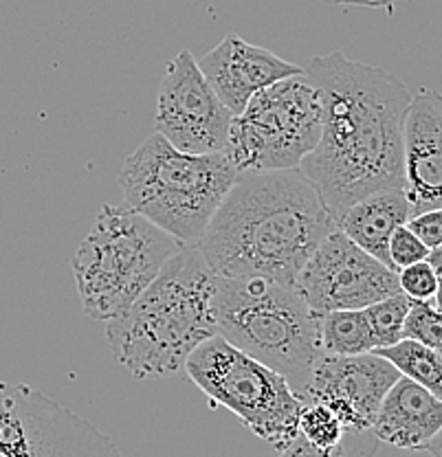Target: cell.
Here are the masks:
<instances>
[{"label":"cell","instance_id":"cell-24","mask_svg":"<svg viewBox=\"0 0 442 457\" xmlns=\"http://www.w3.org/2000/svg\"><path fill=\"white\" fill-rule=\"evenodd\" d=\"M407 227L421 237V242L429 251L440 249L442 246V207L413 213V216H410V220H407Z\"/></svg>","mask_w":442,"mask_h":457},{"label":"cell","instance_id":"cell-2","mask_svg":"<svg viewBox=\"0 0 442 457\" xmlns=\"http://www.w3.org/2000/svg\"><path fill=\"white\" fill-rule=\"evenodd\" d=\"M335 218L299 170L242 171L198 240L221 278L293 286Z\"/></svg>","mask_w":442,"mask_h":457},{"label":"cell","instance_id":"cell-12","mask_svg":"<svg viewBox=\"0 0 442 457\" xmlns=\"http://www.w3.org/2000/svg\"><path fill=\"white\" fill-rule=\"evenodd\" d=\"M401 371L377 352L354 356L321 354L313 368L306 400L324 403L344 433L372 431L374 418Z\"/></svg>","mask_w":442,"mask_h":457},{"label":"cell","instance_id":"cell-5","mask_svg":"<svg viewBox=\"0 0 442 457\" xmlns=\"http://www.w3.org/2000/svg\"><path fill=\"white\" fill-rule=\"evenodd\" d=\"M236 179L225 152L189 154L154 132L128 156L119 185L128 207L180 245L194 246Z\"/></svg>","mask_w":442,"mask_h":457},{"label":"cell","instance_id":"cell-25","mask_svg":"<svg viewBox=\"0 0 442 457\" xmlns=\"http://www.w3.org/2000/svg\"><path fill=\"white\" fill-rule=\"evenodd\" d=\"M279 457H348V453L341 445L332 446V449H317V446L308 445L302 436H297L291 445L279 451Z\"/></svg>","mask_w":442,"mask_h":457},{"label":"cell","instance_id":"cell-6","mask_svg":"<svg viewBox=\"0 0 442 457\" xmlns=\"http://www.w3.org/2000/svg\"><path fill=\"white\" fill-rule=\"evenodd\" d=\"M180 246L128 204H104L71 262L87 317L111 321L126 312Z\"/></svg>","mask_w":442,"mask_h":457},{"label":"cell","instance_id":"cell-10","mask_svg":"<svg viewBox=\"0 0 442 457\" xmlns=\"http://www.w3.org/2000/svg\"><path fill=\"white\" fill-rule=\"evenodd\" d=\"M293 288L317 317L332 311H363L401 293L396 270L365 253L337 227L308 257Z\"/></svg>","mask_w":442,"mask_h":457},{"label":"cell","instance_id":"cell-19","mask_svg":"<svg viewBox=\"0 0 442 457\" xmlns=\"http://www.w3.org/2000/svg\"><path fill=\"white\" fill-rule=\"evenodd\" d=\"M410 306L412 299L403 293H396L363 308L370 332H372L374 350H383V347L396 345L398 341H403V326H405Z\"/></svg>","mask_w":442,"mask_h":457},{"label":"cell","instance_id":"cell-27","mask_svg":"<svg viewBox=\"0 0 442 457\" xmlns=\"http://www.w3.org/2000/svg\"><path fill=\"white\" fill-rule=\"evenodd\" d=\"M326 4H356V7H385L392 9L396 3L403 0H321Z\"/></svg>","mask_w":442,"mask_h":457},{"label":"cell","instance_id":"cell-3","mask_svg":"<svg viewBox=\"0 0 442 457\" xmlns=\"http://www.w3.org/2000/svg\"><path fill=\"white\" fill-rule=\"evenodd\" d=\"M213 288L216 273L198 246H180L128 311L106 321L117 363L135 378L183 370L189 354L218 335Z\"/></svg>","mask_w":442,"mask_h":457},{"label":"cell","instance_id":"cell-17","mask_svg":"<svg viewBox=\"0 0 442 457\" xmlns=\"http://www.w3.org/2000/svg\"><path fill=\"white\" fill-rule=\"evenodd\" d=\"M320 345L324 354L354 356L374 350L363 311H332L320 317Z\"/></svg>","mask_w":442,"mask_h":457},{"label":"cell","instance_id":"cell-29","mask_svg":"<svg viewBox=\"0 0 442 457\" xmlns=\"http://www.w3.org/2000/svg\"><path fill=\"white\" fill-rule=\"evenodd\" d=\"M0 457H3V455H0Z\"/></svg>","mask_w":442,"mask_h":457},{"label":"cell","instance_id":"cell-14","mask_svg":"<svg viewBox=\"0 0 442 457\" xmlns=\"http://www.w3.org/2000/svg\"><path fill=\"white\" fill-rule=\"evenodd\" d=\"M198 62L205 79L231 114L242 112L251 97L266 86L302 73V66L282 60L264 46H255L231 33Z\"/></svg>","mask_w":442,"mask_h":457},{"label":"cell","instance_id":"cell-28","mask_svg":"<svg viewBox=\"0 0 442 457\" xmlns=\"http://www.w3.org/2000/svg\"><path fill=\"white\" fill-rule=\"evenodd\" d=\"M425 451H429V453L434 455V457H442V428H440L438 433H436L434 440H431L429 445H427Z\"/></svg>","mask_w":442,"mask_h":457},{"label":"cell","instance_id":"cell-20","mask_svg":"<svg viewBox=\"0 0 442 457\" xmlns=\"http://www.w3.org/2000/svg\"><path fill=\"white\" fill-rule=\"evenodd\" d=\"M299 436L317 449H332L344 440V427L320 400H306L299 411Z\"/></svg>","mask_w":442,"mask_h":457},{"label":"cell","instance_id":"cell-22","mask_svg":"<svg viewBox=\"0 0 442 457\" xmlns=\"http://www.w3.org/2000/svg\"><path fill=\"white\" fill-rule=\"evenodd\" d=\"M388 255H389V266L392 270H401L405 266L416 264L429 257V249L421 242V237L412 231L410 227L403 225L392 233L388 245Z\"/></svg>","mask_w":442,"mask_h":457},{"label":"cell","instance_id":"cell-15","mask_svg":"<svg viewBox=\"0 0 442 457\" xmlns=\"http://www.w3.org/2000/svg\"><path fill=\"white\" fill-rule=\"evenodd\" d=\"M442 428V400L407 376L385 394L372 433L377 442L407 451H425Z\"/></svg>","mask_w":442,"mask_h":457},{"label":"cell","instance_id":"cell-21","mask_svg":"<svg viewBox=\"0 0 442 457\" xmlns=\"http://www.w3.org/2000/svg\"><path fill=\"white\" fill-rule=\"evenodd\" d=\"M403 339L442 352V311L431 302H412L403 326Z\"/></svg>","mask_w":442,"mask_h":457},{"label":"cell","instance_id":"cell-23","mask_svg":"<svg viewBox=\"0 0 442 457\" xmlns=\"http://www.w3.org/2000/svg\"><path fill=\"white\" fill-rule=\"evenodd\" d=\"M398 288L412 302H434L436 275L429 262L422 260L398 270Z\"/></svg>","mask_w":442,"mask_h":457},{"label":"cell","instance_id":"cell-9","mask_svg":"<svg viewBox=\"0 0 442 457\" xmlns=\"http://www.w3.org/2000/svg\"><path fill=\"white\" fill-rule=\"evenodd\" d=\"M3 457H121L113 437L25 383H0Z\"/></svg>","mask_w":442,"mask_h":457},{"label":"cell","instance_id":"cell-26","mask_svg":"<svg viewBox=\"0 0 442 457\" xmlns=\"http://www.w3.org/2000/svg\"><path fill=\"white\" fill-rule=\"evenodd\" d=\"M427 262L431 264V269H434V275H436V295H434V306L442 311V246L440 249H434L429 251V257H427Z\"/></svg>","mask_w":442,"mask_h":457},{"label":"cell","instance_id":"cell-16","mask_svg":"<svg viewBox=\"0 0 442 457\" xmlns=\"http://www.w3.org/2000/svg\"><path fill=\"white\" fill-rule=\"evenodd\" d=\"M412 216L410 200L403 189H381L350 204L335 220L356 246L389 266L388 245L398 227L407 225ZM392 269V266H389Z\"/></svg>","mask_w":442,"mask_h":457},{"label":"cell","instance_id":"cell-8","mask_svg":"<svg viewBox=\"0 0 442 457\" xmlns=\"http://www.w3.org/2000/svg\"><path fill=\"white\" fill-rule=\"evenodd\" d=\"M321 135V95L306 73L258 90L234 114L222 152L242 171L297 170Z\"/></svg>","mask_w":442,"mask_h":457},{"label":"cell","instance_id":"cell-7","mask_svg":"<svg viewBox=\"0 0 442 457\" xmlns=\"http://www.w3.org/2000/svg\"><path fill=\"white\" fill-rule=\"evenodd\" d=\"M189 380L213 404L229 409L260 440L282 451L299 436L304 398L269 365L221 335L203 341L185 361Z\"/></svg>","mask_w":442,"mask_h":457},{"label":"cell","instance_id":"cell-13","mask_svg":"<svg viewBox=\"0 0 442 457\" xmlns=\"http://www.w3.org/2000/svg\"><path fill=\"white\" fill-rule=\"evenodd\" d=\"M403 174L412 216L442 207V95H412L403 126Z\"/></svg>","mask_w":442,"mask_h":457},{"label":"cell","instance_id":"cell-1","mask_svg":"<svg viewBox=\"0 0 442 457\" xmlns=\"http://www.w3.org/2000/svg\"><path fill=\"white\" fill-rule=\"evenodd\" d=\"M304 73L320 88L321 135L297 170L330 216L337 220L368 194L405 187L403 126L410 88L385 69L344 54L313 57Z\"/></svg>","mask_w":442,"mask_h":457},{"label":"cell","instance_id":"cell-18","mask_svg":"<svg viewBox=\"0 0 442 457\" xmlns=\"http://www.w3.org/2000/svg\"><path fill=\"white\" fill-rule=\"evenodd\" d=\"M377 354L385 356L394 365L401 376H407L413 383L425 387L442 400V352L421 345L412 339L398 341L396 345L374 350Z\"/></svg>","mask_w":442,"mask_h":457},{"label":"cell","instance_id":"cell-11","mask_svg":"<svg viewBox=\"0 0 442 457\" xmlns=\"http://www.w3.org/2000/svg\"><path fill=\"white\" fill-rule=\"evenodd\" d=\"M231 119L194 55L185 49L174 55L159 88L154 130L180 152L212 154L227 147Z\"/></svg>","mask_w":442,"mask_h":457},{"label":"cell","instance_id":"cell-4","mask_svg":"<svg viewBox=\"0 0 442 457\" xmlns=\"http://www.w3.org/2000/svg\"><path fill=\"white\" fill-rule=\"evenodd\" d=\"M213 317L222 339L282 374L306 403L308 380L324 352L320 317L293 286L216 275Z\"/></svg>","mask_w":442,"mask_h":457}]
</instances>
